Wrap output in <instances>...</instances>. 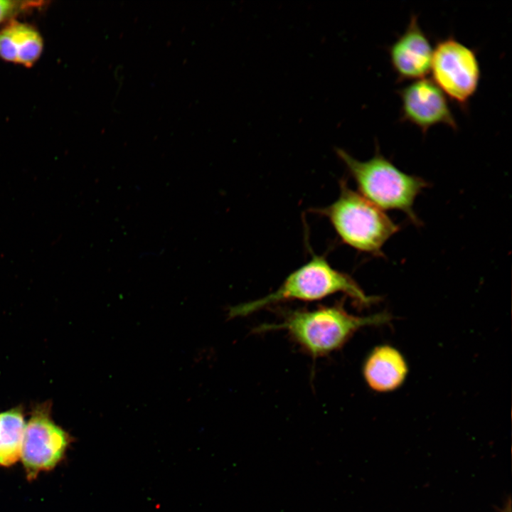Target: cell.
I'll return each instance as SVG.
<instances>
[{
  "instance_id": "obj_1",
  "label": "cell",
  "mask_w": 512,
  "mask_h": 512,
  "mask_svg": "<svg viewBox=\"0 0 512 512\" xmlns=\"http://www.w3.org/2000/svg\"><path fill=\"white\" fill-rule=\"evenodd\" d=\"M389 319L386 314L355 316L334 305L291 311L282 322L263 325L257 330L284 329L309 353L321 356L340 348L359 329L382 324Z\"/></svg>"
},
{
  "instance_id": "obj_2",
  "label": "cell",
  "mask_w": 512,
  "mask_h": 512,
  "mask_svg": "<svg viewBox=\"0 0 512 512\" xmlns=\"http://www.w3.org/2000/svg\"><path fill=\"white\" fill-rule=\"evenodd\" d=\"M336 293H343L361 304H370L375 298L368 297L348 275L333 267L321 256H314L308 262L292 272L277 289L271 294L230 307L229 319L245 316L266 306L288 300L315 301Z\"/></svg>"
},
{
  "instance_id": "obj_3",
  "label": "cell",
  "mask_w": 512,
  "mask_h": 512,
  "mask_svg": "<svg viewBox=\"0 0 512 512\" xmlns=\"http://www.w3.org/2000/svg\"><path fill=\"white\" fill-rule=\"evenodd\" d=\"M336 154L354 178L360 194L379 208L404 212L415 223L413 211L416 197L427 187V182L398 169L376 146L368 160H357L346 151L337 149Z\"/></svg>"
},
{
  "instance_id": "obj_4",
  "label": "cell",
  "mask_w": 512,
  "mask_h": 512,
  "mask_svg": "<svg viewBox=\"0 0 512 512\" xmlns=\"http://www.w3.org/2000/svg\"><path fill=\"white\" fill-rule=\"evenodd\" d=\"M327 217L341 240L354 249L381 255L387 240L399 226L383 210L342 181L338 198L319 210Z\"/></svg>"
},
{
  "instance_id": "obj_5",
  "label": "cell",
  "mask_w": 512,
  "mask_h": 512,
  "mask_svg": "<svg viewBox=\"0 0 512 512\" xmlns=\"http://www.w3.org/2000/svg\"><path fill=\"white\" fill-rule=\"evenodd\" d=\"M434 82L461 109L466 110L481 79L476 50L453 36L437 41L431 63Z\"/></svg>"
},
{
  "instance_id": "obj_6",
  "label": "cell",
  "mask_w": 512,
  "mask_h": 512,
  "mask_svg": "<svg viewBox=\"0 0 512 512\" xmlns=\"http://www.w3.org/2000/svg\"><path fill=\"white\" fill-rule=\"evenodd\" d=\"M52 404L35 405L26 424L21 459L28 481L53 469L64 458L73 437L51 416Z\"/></svg>"
},
{
  "instance_id": "obj_7",
  "label": "cell",
  "mask_w": 512,
  "mask_h": 512,
  "mask_svg": "<svg viewBox=\"0 0 512 512\" xmlns=\"http://www.w3.org/2000/svg\"><path fill=\"white\" fill-rule=\"evenodd\" d=\"M400 119L417 127L423 134L436 125L457 130L458 124L447 97L433 80L421 78L398 90Z\"/></svg>"
},
{
  "instance_id": "obj_8",
  "label": "cell",
  "mask_w": 512,
  "mask_h": 512,
  "mask_svg": "<svg viewBox=\"0 0 512 512\" xmlns=\"http://www.w3.org/2000/svg\"><path fill=\"white\" fill-rule=\"evenodd\" d=\"M432 54L430 41L415 14L388 48L390 62L398 82L424 78L430 71Z\"/></svg>"
},
{
  "instance_id": "obj_9",
  "label": "cell",
  "mask_w": 512,
  "mask_h": 512,
  "mask_svg": "<svg viewBox=\"0 0 512 512\" xmlns=\"http://www.w3.org/2000/svg\"><path fill=\"white\" fill-rule=\"evenodd\" d=\"M43 48L40 33L30 24L11 20L0 29V58L5 61L31 67Z\"/></svg>"
},
{
  "instance_id": "obj_10",
  "label": "cell",
  "mask_w": 512,
  "mask_h": 512,
  "mask_svg": "<svg viewBox=\"0 0 512 512\" xmlns=\"http://www.w3.org/2000/svg\"><path fill=\"white\" fill-rule=\"evenodd\" d=\"M407 373V363L402 354L387 345L375 347L363 366L365 380L378 392L395 390L403 383Z\"/></svg>"
},
{
  "instance_id": "obj_11",
  "label": "cell",
  "mask_w": 512,
  "mask_h": 512,
  "mask_svg": "<svg viewBox=\"0 0 512 512\" xmlns=\"http://www.w3.org/2000/svg\"><path fill=\"white\" fill-rule=\"evenodd\" d=\"M26 424L21 405L0 412V466H10L21 459Z\"/></svg>"
},
{
  "instance_id": "obj_12",
  "label": "cell",
  "mask_w": 512,
  "mask_h": 512,
  "mask_svg": "<svg viewBox=\"0 0 512 512\" xmlns=\"http://www.w3.org/2000/svg\"><path fill=\"white\" fill-rule=\"evenodd\" d=\"M35 6L31 1H0V23L17 11Z\"/></svg>"
}]
</instances>
